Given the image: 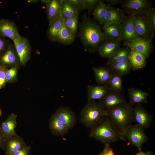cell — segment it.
Listing matches in <instances>:
<instances>
[{
    "label": "cell",
    "mask_w": 155,
    "mask_h": 155,
    "mask_svg": "<svg viewBox=\"0 0 155 155\" xmlns=\"http://www.w3.org/2000/svg\"><path fill=\"white\" fill-rule=\"evenodd\" d=\"M80 28L78 36L85 50L93 53L98 51L100 45L108 40L100 26L86 14L83 15Z\"/></svg>",
    "instance_id": "6da1fadb"
},
{
    "label": "cell",
    "mask_w": 155,
    "mask_h": 155,
    "mask_svg": "<svg viewBox=\"0 0 155 155\" xmlns=\"http://www.w3.org/2000/svg\"><path fill=\"white\" fill-rule=\"evenodd\" d=\"M133 107L129 102H127L107 111V117L124 138L126 131L134 122Z\"/></svg>",
    "instance_id": "7a4b0ae2"
},
{
    "label": "cell",
    "mask_w": 155,
    "mask_h": 155,
    "mask_svg": "<svg viewBox=\"0 0 155 155\" xmlns=\"http://www.w3.org/2000/svg\"><path fill=\"white\" fill-rule=\"evenodd\" d=\"M89 136L104 144H110L119 140H125L107 117L99 124L90 129Z\"/></svg>",
    "instance_id": "3957f363"
},
{
    "label": "cell",
    "mask_w": 155,
    "mask_h": 155,
    "mask_svg": "<svg viewBox=\"0 0 155 155\" xmlns=\"http://www.w3.org/2000/svg\"><path fill=\"white\" fill-rule=\"evenodd\" d=\"M108 116L107 111L98 102L87 101L80 112V122L90 129L95 126Z\"/></svg>",
    "instance_id": "277c9868"
},
{
    "label": "cell",
    "mask_w": 155,
    "mask_h": 155,
    "mask_svg": "<svg viewBox=\"0 0 155 155\" xmlns=\"http://www.w3.org/2000/svg\"><path fill=\"white\" fill-rule=\"evenodd\" d=\"M144 129L142 127L136 123L130 127L124 135L125 140H127L137 147L139 151L142 150L143 145L148 140Z\"/></svg>",
    "instance_id": "5b68a950"
},
{
    "label": "cell",
    "mask_w": 155,
    "mask_h": 155,
    "mask_svg": "<svg viewBox=\"0 0 155 155\" xmlns=\"http://www.w3.org/2000/svg\"><path fill=\"white\" fill-rule=\"evenodd\" d=\"M152 4L151 2L148 0H123L121 6L129 15L136 16L144 14L148 9L151 8Z\"/></svg>",
    "instance_id": "8992f818"
},
{
    "label": "cell",
    "mask_w": 155,
    "mask_h": 155,
    "mask_svg": "<svg viewBox=\"0 0 155 155\" xmlns=\"http://www.w3.org/2000/svg\"><path fill=\"white\" fill-rule=\"evenodd\" d=\"M126 46L129 47L143 55L147 59L151 55L153 50L152 40L137 38L129 41L123 42Z\"/></svg>",
    "instance_id": "52a82bcc"
},
{
    "label": "cell",
    "mask_w": 155,
    "mask_h": 155,
    "mask_svg": "<svg viewBox=\"0 0 155 155\" xmlns=\"http://www.w3.org/2000/svg\"><path fill=\"white\" fill-rule=\"evenodd\" d=\"M13 42L20 63L22 65H24L30 59L31 49L30 42L26 38L21 36Z\"/></svg>",
    "instance_id": "ba28073f"
},
{
    "label": "cell",
    "mask_w": 155,
    "mask_h": 155,
    "mask_svg": "<svg viewBox=\"0 0 155 155\" xmlns=\"http://www.w3.org/2000/svg\"><path fill=\"white\" fill-rule=\"evenodd\" d=\"M135 31L138 38L152 40L154 37L150 31L145 15L133 16Z\"/></svg>",
    "instance_id": "9c48e42d"
},
{
    "label": "cell",
    "mask_w": 155,
    "mask_h": 155,
    "mask_svg": "<svg viewBox=\"0 0 155 155\" xmlns=\"http://www.w3.org/2000/svg\"><path fill=\"white\" fill-rule=\"evenodd\" d=\"M98 102L106 111L127 102L124 96L121 92H115L110 90Z\"/></svg>",
    "instance_id": "30bf717a"
},
{
    "label": "cell",
    "mask_w": 155,
    "mask_h": 155,
    "mask_svg": "<svg viewBox=\"0 0 155 155\" xmlns=\"http://www.w3.org/2000/svg\"><path fill=\"white\" fill-rule=\"evenodd\" d=\"M133 111L134 122L144 129H148L151 127L153 116L141 104L134 106Z\"/></svg>",
    "instance_id": "8fae6325"
},
{
    "label": "cell",
    "mask_w": 155,
    "mask_h": 155,
    "mask_svg": "<svg viewBox=\"0 0 155 155\" xmlns=\"http://www.w3.org/2000/svg\"><path fill=\"white\" fill-rule=\"evenodd\" d=\"M55 114L69 130L75 126L77 122L76 115L69 107L61 106L56 110Z\"/></svg>",
    "instance_id": "7c38bea8"
},
{
    "label": "cell",
    "mask_w": 155,
    "mask_h": 155,
    "mask_svg": "<svg viewBox=\"0 0 155 155\" xmlns=\"http://www.w3.org/2000/svg\"><path fill=\"white\" fill-rule=\"evenodd\" d=\"M121 40L129 41L138 38L135 33L133 22V16L128 15L122 21Z\"/></svg>",
    "instance_id": "4fadbf2b"
},
{
    "label": "cell",
    "mask_w": 155,
    "mask_h": 155,
    "mask_svg": "<svg viewBox=\"0 0 155 155\" xmlns=\"http://www.w3.org/2000/svg\"><path fill=\"white\" fill-rule=\"evenodd\" d=\"M0 34L4 37H7L13 41L21 36L14 23L4 19L0 20Z\"/></svg>",
    "instance_id": "5bb4252c"
},
{
    "label": "cell",
    "mask_w": 155,
    "mask_h": 155,
    "mask_svg": "<svg viewBox=\"0 0 155 155\" xmlns=\"http://www.w3.org/2000/svg\"><path fill=\"white\" fill-rule=\"evenodd\" d=\"M121 45V41L108 40L101 44L98 51L101 57L108 58L113 56L119 50Z\"/></svg>",
    "instance_id": "9a60e30c"
},
{
    "label": "cell",
    "mask_w": 155,
    "mask_h": 155,
    "mask_svg": "<svg viewBox=\"0 0 155 155\" xmlns=\"http://www.w3.org/2000/svg\"><path fill=\"white\" fill-rule=\"evenodd\" d=\"M27 146L22 137L17 134L14 135L6 140L5 148V155H11Z\"/></svg>",
    "instance_id": "2e32d148"
},
{
    "label": "cell",
    "mask_w": 155,
    "mask_h": 155,
    "mask_svg": "<svg viewBox=\"0 0 155 155\" xmlns=\"http://www.w3.org/2000/svg\"><path fill=\"white\" fill-rule=\"evenodd\" d=\"M48 124L49 129L53 135L63 137L67 134L69 129L55 114L49 118Z\"/></svg>",
    "instance_id": "e0dca14e"
},
{
    "label": "cell",
    "mask_w": 155,
    "mask_h": 155,
    "mask_svg": "<svg viewBox=\"0 0 155 155\" xmlns=\"http://www.w3.org/2000/svg\"><path fill=\"white\" fill-rule=\"evenodd\" d=\"M92 69L96 82L101 86L107 84L114 72L108 66L92 67Z\"/></svg>",
    "instance_id": "ac0fdd59"
},
{
    "label": "cell",
    "mask_w": 155,
    "mask_h": 155,
    "mask_svg": "<svg viewBox=\"0 0 155 155\" xmlns=\"http://www.w3.org/2000/svg\"><path fill=\"white\" fill-rule=\"evenodd\" d=\"M125 13L123 9L113 7L109 5L105 15L103 25L114 23L121 24L126 16Z\"/></svg>",
    "instance_id": "d6986e66"
},
{
    "label": "cell",
    "mask_w": 155,
    "mask_h": 155,
    "mask_svg": "<svg viewBox=\"0 0 155 155\" xmlns=\"http://www.w3.org/2000/svg\"><path fill=\"white\" fill-rule=\"evenodd\" d=\"M102 32L108 40L121 41L122 28L121 23H114L104 25Z\"/></svg>",
    "instance_id": "ffe728a7"
},
{
    "label": "cell",
    "mask_w": 155,
    "mask_h": 155,
    "mask_svg": "<svg viewBox=\"0 0 155 155\" xmlns=\"http://www.w3.org/2000/svg\"><path fill=\"white\" fill-rule=\"evenodd\" d=\"M127 91L129 102L133 106L142 103H148L149 92L133 87L128 88Z\"/></svg>",
    "instance_id": "44dd1931"
},
{
    "label": "cell",
    "mask_w": 155,
    "mask_h": 155,
    "mask_svg": "<svg viewBox=\"0 0 155 155\" xmlns=\"http://www.w3.org/2000/svg\"><path fill=\"white\" fill-rule=\"evenodd\" d=\"M17 117L16 115L12 113L1 124L0 127L6 140L16 134L15 129L17 125Z\"/></svg>",
    "instance_id": "7402d4cb"
},
{
    "label": "cell",
    "mask_w": 155,
    "mask_h": 155,
    "mask_svg": "<svg viewBox=\"0 0 155 155\" xmlns=\"http://www.w3.org/2000/svg\"><path fill=\"white\" fill-rule=\"evenodd\" d=\"M128 59L131 69L134 71L143 69L146 64L147 58L143 55L133 50H131Z\"/></svg>",
    "instance_id": "603a6c76"
},
{
    "label": "cell",
    "mask_w": 155,
    "mask_h": 155,
    "mask_svg": "<svg viewBox=\"0 0 155 155\" xmlns=\"http://www.w3.org/2000/svg\"><path fill=\"white\" fill-rule=\"evenodd\" d=\"M18 59L14 45L9 43L6 51L0 57V65L5 66L14 65L17 63Z\"/></svg>",
    "instance_id": "cb8c5ba5"
},
{
    "label": "cell",
    "mask_w": 155,
    "mask_h": 155,
    "mask_svg": "<svg viewBox=\"0 0 155 155\" xmlns=\"http://www.w3.org/2000/svg\"><path fill=\"white\" fill-rule=\"evenodd\" d=\"M109 90L107 85H88L87 87L88 101L101 99Z\"/></svg>",
    "instance_id": "d4e9b609"
},
{
    "label": "cell",
    "mask_w": 155,
    "mask_h": 155,
    "mask_svg": "<svg viewBox=\"0 0 155 155\" xmlns=\"http://www.w3.org/2000/svg\"><path fill=\"white\" fill-rule=\"evenodd\" d=\"M62 0H51L46 5V10L49 23L61 14Z\"/></svg>",
    "instance_id": "484cf974"
},
{
    "label": "cell",
    "mask_w": 155,
    "mask_h": 155,
    "mask_svg": "<svg viewBox=\"0 0 155 155\" xmlns=\"http://www.w3.org/2000/svg\"><path fill=\"white\" fill-rule=\"evenodd\" d=\"M63 19L61 14L49 23L47 31V35L49 39L53 42L56 41L58 33L62 26Z\"/></svg>",
    "instance_id": "4316f807"
},
{
    "label": "cell",
    "mask_w": 155,
    "mask_h": 155,
    "mask_svg": "<svg viewBox=\"0 0 155 155\" xmlns=\"http://www.w3.org/2000/svg\"><path fill=\"white\" fill-rule=\"evenodd\" d=\"M79 11L67 0H62L61 14L64 20L78 16Z\"/></svg>",
    "instance_id": "83f0119b"
},
{
    "label": "cell",
    "mask_w": 155,
    "mask_h": 155,
    "mask_svg": "<svg viewBox=\"0 0 155 155\" xmlns=\"http://www.w3.org/2000/svg\"><path fill=\"white\" fill-rule=\"evenodd\" d=\"M75 36L71 33L65 26L63 19L62 26L58 34L56 41L64 44H69L75 40Z\"/></svg>",
    "instance_id": "f1b7e54d"
},
{
    "label": "cell",
    "mask_w": 155,
    "mask_h": 155,
    "mask_svg": "<svg viewBox=\"0 0 155 155\" xmlns=\"http://www.w3.org/2000/svg\"><path fill=\"white\" fill-rule=\"evenodd\" d=\"M131 51L130 48L127 46L121 48L113 56L108 58L106 65L109 66L115 63L127 59Z\"/></svg>",
    "instance_id": "f546056e"
},
{
    "label": "cell",
    "mask_w": 155,
    "mask_h": 155,
    "mask_svg": "<svg viewBox=\"0 0 155 155\" xmlns=\"http://www.w3.org/2000/svg\"><path fill=\"white\" fill-rule=\"evenodd\" d=\"M109 5L100 1L95 7L93 13L94 18L100 24H103L105 15Z\"/></svg>",
    "instance_id": "4dcf8cb0"
},
{
    "label": "cell",
    "mask_w": 155,
    "mask_h": 155,
    "mask_svg": "<svg viewBox=\"0 0 155 155\" xmlns=\"http://www.w3.org/2000/svg\"><path fill=\"white\" fill-rule=\"evenodd\" d=\"M109 66L113 71L116 72L122 77L129 73L131 69L128 59L115 63Z\"/></svg>",
    "instance_id": "1f68e13d"
},
{
    "label": "cell",
    "mask_w": 155,
    "mask_h": 155,
    "mask_svg": "<svg viewBox=\"0 0 155 155\" xmlns=\"http://www.w3.org/2000/svg\"><path fill=\"white\" fill-rule=\"evenodd\" d=\"M107 85L110 90L115 92H121L123 88L122 76L114 71Z\"/></svg>",
    "instance_id": "d6a6232c"
},
{
    "label": "cell",
    "mask_w": 155,
    "mask_h": 155,
    "mask_svg": "<svg viewBox=\"0 0 155 155\" xmlns=\"http://www.w3.org/2000/svg\"><path fill=\"white\" fill-rule=\"evenodd\" d=\"M147 22L152 36L154 37L155 34V9L151 8L145 13Z\"/></svg>",
    "instance_id": "836d02e7"
},
{
    "label": "cell",
    "mask_w": 155,
    "mask_h": 155,
    "mask_svg": "<svg viewBox=\"0 0 155 155\" xmlns=\"http://www.w3.org/2000/svg\"><path fill=\"white\" fill-rule=\"evenodd\" d=\"M63 20L64 24L67 28L75 36L78 24V16Z\"/></svg>",
    "instance_id": "e575fe53"
},
{
    "label": "cell",
    "mask_w": 155,
    "mask_h": 155,
    "mask_svg": "<svg viewBox=\"0 0 155 155\" xmlns=\"http://www.w3.org/2000/svg\"><path fill=\"white\" fill-rule=\"evenodd\" d=\"M17 69L16 67H12L5 71L6 78L7 82H10L14 80L16 77Z\"/></svg>",
    "instance_id": "d590c367"
},
{
    "label": "cell",
    "mask_w": 155,
    "mask_h": 155,
    "mask_svg": "<svg viewBox=\"0 0 155 155\" xmlns=\"http://www.w3.org/2000/svg\"><path fill=\"white\" fill-rule=\"evenodd\" d=\"M80 11L86 9L84 0H67Z\"/></svg>",
    "instance_id": "8d00e7d4"
},
{
    "label": "cell",
    "mask_w": 155,
    "mask_h": 155,
    "mask_svg": "<svg viewBox=\"0 0 155 155\" xmlns=\"http://www.w3.org/2000/svg\"><path fill=\"white\" fill-rule=\"evenodd\" d=\"M5 66L0 65V89L5 86L7 82L5 71Z\"/></svg>",
    "instance_id": "74e56055"
},
{
    "label": "cell",
    "mask_w": 155,
    "mask_h": 155,
    "mask_svg": "<svg viewBox=\"0 0 155 155\" xmlns=\"http://www.w3.org/2000/svg\"><path fill=\"white\" fill-rule=\"evenodd\" d=\"M86 9L90 12L100 1L99 0H84Z\"/></svg>",
    "instance_id": "f35d334b"
},
{
    "label": "cell",
    "mask_w": 155,
    "mask_h": 155,
    "mask_svg": "<svg viewBox=\"0 0 155 155\" xmlns=\"http://www.w3.org/2000/svg\"><path fill=\"white\" fill-rule=\"evenodd\" d=\"M104 145L102 151L98 155H115L113 149L109 144H105Z\"/></svg>",
    "instance_id": "ab89813d"
},
{
    "label": "cell",
    "mask_w": 155,
    "mask_h": 155,
    "mask_svg": "<svg viewBox=\"0 0 155 155\" xmlns=\"http://www.w3.org/2000/svg\"><path fill=\"white\" fill-rule=\"evenodd\" d=\"M31 147L27 146L22 149L13 153L11 155H29Z\"/></svg>",
    "instance_id": "60d3db41"
},
{
    "label": "cell",
    "mask_w": 155,
    "mask_h": 155,
    "mask_svg": "<svg viewBox=\"0 0 155 155\" xmlns=\"http://www.w3.org/2000/svg\"><path fill=\"white\" fill-rule=\"evenodd\" d=\"M3 37L0 35V54L5 50L7 46V42L3 38Z\"/></svg>",
    "instance_id": "b9f144b4"
},
{
    "label": "cell",
    "mask_w": 155,
    "mask_h": 155,
    "mask_svg": "<svg viewBox=\"0 0 155 155\" xmlns=\"http://www.w3.org/2000/svg\"><path fill=\"white\" fill-rule=\"evenodd\" d=\"M6 139L0 127V148L5 150Z\"/></svg>",
    "instance_id": "7bdbcfd3"
},
{
    "label": "cell",
    "mask_w": 155,
    "mask_h": 155,
    "mask_svg": "<svg viewBox=\"0 0 155 155\" xmlns=\"http://www.w3.org/2000/svg\"><path fill=\"white\" fill-rule=\"evenodd\" d=\"M123 1V0H106L103 1L106 2L107 4L111 6L115 5L120 3L121 4Z\"/></svg>",
    "instance_id": "ee69618b"
},
{
    "label": "cell",
    "mask_w": 155,
    "mask_h": 155,
    "mask_svg": "<svg viewBox=\"0 0 155 155\" xmlns=\"http://www.w3.org/2000/svg\"><path fill=\"white\" fill-rule=\"evenodd\" d=\"M133 155H154V154L151 151L144 152L142 150L139 151L138 153Z\"/></svg>",
    "instance_id": "f6af8a7d"
},
{
    "label": "cell",
    "mask_w": 155,
    "mask_h": 155,
    "mask_svg": "<svg viewBox=\"0 0 155 155\" xmlns=\"http://www.w3.org/2000/svg\"><path fill=\"white\" fill-rule=\"evenodd\" d=\"M51 0H41L40 1L42 3L45 4L46 5Z\"/></svg>",
    "instance_id": "bcb514c9"
},
{
    "label": "cell",
    "mask_w": 155,
    "mask_h": 155,
    "mask_svg": "<svg viewBox=\"0 0 155 155\" xmlns=\"http://www.w3.org/2000/svg\"><path fill=\"white\" fill-rule=\"evenodd\" d=\"M28 2H32V3H35L36 2H38V0H28Z\"/></svg>",
    "instance_id": "7dc6e473"
},
{
    "label": "cell",
    "mask_w": 155,
    "mask_h": 155,
    "mask_svg": "<svg viewBox=\"0 0 155 155\" xmlns=\"http://www.w3.org/2000/svg\"><path fill=\"white\" fill-rule=\"evenodd\" d=\"M1 115V111L0 109V117Z\"/></svg>",
    "instance_id": "c3c4849f"
}]
</instances>
